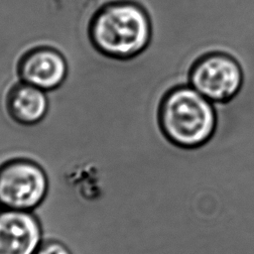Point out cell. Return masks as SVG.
<instances>
[{"label": "cell", "instance_id": "1", "mask_svg": "<svg viewBox=\"0 0 254 254\" xmlns=\"http://www.w3.org/2000/svg\"><path fill=\"white\" fill-rule=\"evenodd\" d=\"M88 36L100 54L115 60H129L150 46L152 21L139 4L113 2L102 6L93 15Z\"/></svg>", "mask_w": 254, "mask_h": 254}, {"label": "cell", "instance_id": "2", "mask_svg": "<svg viewBox=\"0 0 254 254\" xmlns=\"http://www.w3.org/2000/svg\"><path fill=\"white\" fill-rule=\"evenodd\" d=\"M158 122L163 135L173 145L193 149L212 137L217 118L213 102L190 84H184L164 95L159 105Z\"/></svg>", "mask_w": 254, "mask_h": 254}, {"label": "cell", "instance_id": "3", "mask_svg": "<svg viewBox=\"0 0 254 254\" xmlns=\"http://www.w3.org/2000/svg\"><path fill=\"white\" fill-rule=\"evenodd\" d=\"M242 82L239 63L219 52L198 59L190 72V85L213 103L231 100L240 91Z\"/></svg>", "mask_w": 254, "mask_h": 254}, {"label": "cell", "instance_id": "4", "mask_svg": "<svg viewBox=\"0 0 254 254\" xmlns=\"http://www.w3.org/2000/svg\"><path fill=\"white\" fill-rule=\"evenodd\" d=\"M47 189V177L35 163L17 160L0 169V203L9 209L28 210L37 206Z\"/></svg>", "mask_w": 254, "mask_h": 254}, {"label": "cell", "instance_id": "5", "mask_svg": "<svg viewBox=\"0 0 254 254\" xmlns=\"http://www.w3.org/2000/svg\"><path fill=\"white\" fill-rule=\"evenodd\" d=\"M18 74L23 82L44 91L59 87L67 74L64 56L51 48H36L26 53L18 64Z\"/></svg>", "mask_w": 254, "mask_h": 254}, {"label": "cell", "instance_id": "6", "mask_svg": "<svg viewBox=\"0 0 254 254\" xmlns=\"http://www.w3.org/2000/svg\"><path fill=\"white\" fill-rule=\"evenodd\" d=\"M41 241L37 219L26 210L0 212V254H35Z\"/></svg>", "mask_w": 254, "mask_h": 254}, {"label": "cell", "instance_id": "7", "mask_svg": "<svg viewBox=\"0 0 254 254\" xmlns=\"http://www.w3.org/2000/svg\"><path fill=\"white\" fill-rule=\"evenodd\" d=\"M6 106L13 120L24 125H34L46 116L49 101L44 90L21 82L10 89Z\"/></svg>", "mask_w": 254, "mask_h": 254}, {"label": "cell", "instance_id": "8", "mask_svg": "<svg viewBox=\"0 0 254 254\" xmlns=\"http://www.w3.org/2000/svg\"><path fill=\"white\" fill-rule=\"evenodd\" d=\"M35 254H70L69 251L59 242H49L36 251Z\"/></svg>", "mask_w": 254, "mask_h": 254}]
</instances>
